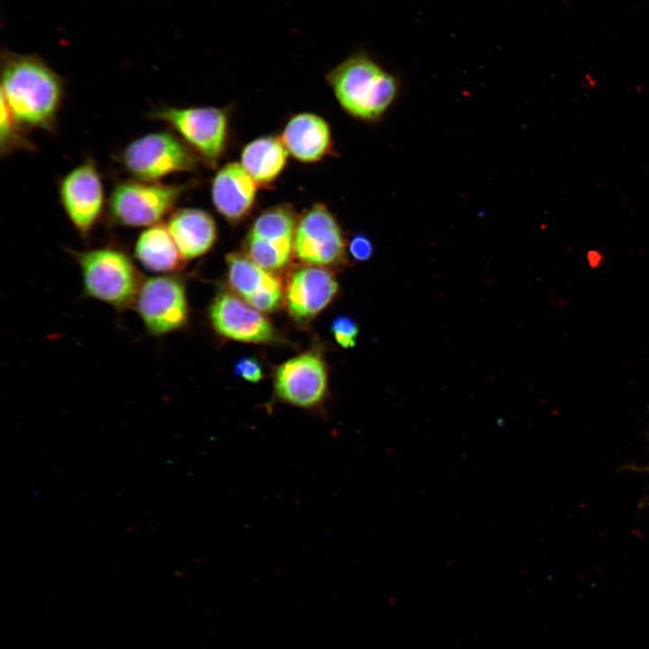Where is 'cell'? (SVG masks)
<instances>
[{
  "label": "cell",
  "instance_id": "6da1fadb",
  "mask_svg": "<svg viewBox=\"0 0 649 649\" xmlns=\"http://www.w3.org/2000/svg\"><path fill=\"white\" fill-rule=\"evenodd\" d=\"M1 97L24 129L54 128L63 97V81L37 55L3 51Z\"/></svg>",
  "mask_w": 649,
  "mask_h": 649
},
{
  "label": "cell",
  "instance_id": "7a4b0ae2",
  "mask_svg": "<svg viewBox=\"0 0 649 649\" xmlns=\"http://www.w3.org/2000/svg\"><path fill=\"white\" fill-rule=\"evenodd\" d=\"M326 80L341 107L368 122L381 117L398 92L396 78L364 53L344 59L328 73Z\"/></svg>",
  "mask_w": 649,
  "mask_h": 649
},
{
  "label": "cell",
  "instance_id": "3957f363",
  "mask_svg": "<svg viewBox=\"0 0 649 649\" xmlns=\"http://www.w3.org/2000/svg\"><path fill=\"white\" fill-rule=\"evenodd\" d=\"M72 252L88 297L117 309L133 306L144 279L126 252L114 247Z\"/></svg>",
  "mask_w": 649,
  "mask_h": 649
},
{
  "label": "cell",
  "instance_id": "277c9868",
  "mask_svg": "<svg viewBox=\"0 0 649 649\" xmlns=\"http://www.w3.org/2000/svg\"><path fill=\"white\" fill-rule=\"evenodd\" d=\"M123 167L139 180L156 182L169 175L197 168V155L168 132L151 133L131 142L121 154Z\"/></svg>",
  "mask_w": 649,
  "mask_h": 649
},
{
  "label": "cell",
  "instance_id": "5b68a950",
  "mask_svg": "<svg viewBox=\"0 0 649 649\" xmlns=\"http://www.w3.org/2000/svg\"><path fill=\"white\" fill-rule=\"evenodd\" d=\"M186 187L142 180L116 184L109 198V212L118 224L130 227L159 224L177 204Z\"/></svg>",
  "mask_w": 649,
  "mask_h": 649
},
{
  "label": "cell",
  "instance_id": "8992f818",
  "mask_svg": "<svg viewBox=\"0 0 649 649\" xmlns=\"http://www.w3.org/2000/svg\"><path fill=\"white\" fill-rule=\"evenodd\" d=\"M297 220L298 215L289 205L262 211L246 234L243 253L270 271L284 270L294 258Z\"/></svg>",
  "mask_w": 649,
  "mask_h": 649
},
{
  "label": "cell",
  "instance_id": "52a82bcc",
  "mask_svg": "<svg viewBox=\"0 0 649 649\" xmlns=\"http://www.w3.org/2000/svg\"><path fill=\"white\" fill-rule=\"evenodd\" d=\"M133 306L145 329L153 336L178 331L189 319L185 285L170 274L144 279Z\"/></svg>",
  "mask_w": 649,
  "mask_h": 649
},
{
  "label": "cell",
  "instance_id": "ba28073f",
  "mask_svg": "<svg viewBox=\"0 0 649 649\" xmlns=\"http://www.w3.org/2000/svg\"><path fill=\"white\" fill-rule=\"evenodd\" d=\"M151 117L167 123L210 165L223 155L228 133V116L223 109L164 106L153 111Z\"/></svg>",
  "mask_w": 649,
  "mask_h": 649
},
{
  "label": "cell",
  "instance_id": "9c48e42d",
  "mask_svg": "<svg viewBox=\"0 0 649 649\" xmlns=\"http://www.w3.org/2000/svg\"><path fill=\"white\" fill-rule=\"evenodd\" d=\"M343 230L332 212L323 204H315L298 220L294 239V258L302 264L332 267L346 257Z\"/></svg>",
  "mask_w": 649,
  "mask_h": 649
},
{
  "label": "cell",
  "instance_id": "30bf717a",
  "mask_svg": "<svg viewBox=\"0 0 649 649\" xmlns=\"http://www.w3.org/2000/svg\"><path fill=\"white\" fill-rule=\"evenodd\" d=\"M327 369L321 354L308 351L281 363L275 370L277 398L306 410L320 407L327 393Z\"/></svg>",
  "mask_w": 649,
  "mask_h": 649
},
{
  "label": "cell",
  "instance_id": "8fae6325",
  "mask_svg": "<svg viewBox=\"0 0 649 649\" xmlns=\"http://www.w3.org/2000/svg\"><path fill=\"white\" fill-rule=\"evenodd\" d=\"M208 318L222 337L243 343H270L279 334L263 312L233 292H219L211 302Z\"/></svg>",
  "mask_w": 649,
  "mask_h": 649
},
{
  "label": "cell",
  "instance_id": "7c38bea8",
  "mask_svg": "<svg viewBox=\"0 0 649 649\" xmlns=\"http://www.w3.org/2000/svg\"><path fill=\"white\" fill-rule=\"evenodd\" d=\"M338 288L330 270L302 264L288 278L284 286V305L295 321L306 323L332 303Z\"/></svg>",
  "mask_w": 649,
  "mask_h": 649
},
{
  "label": "cell",
  "instance_id": "4fadbf2b",
  "mask_svg": "<svg viewBox=\"0 0 649 649\" xmlns=\"http://www.w3.org/2000/svg\"><path fill=\"white\" fill-rule=\"evenodd\" d=\"M59 196L63 208L74 227L87 236L97 223L104 207V188L92 161L69 171L61 180Z\"/></svg>",
  "mask_w": 649,
  "mask_h": 649
},
{
  "label": "cell",
  "instance_id": "5bb4252c",
  "mask_svg": "<svg viewBox=\"0 0 649 649\" xmlns=\"http://www.w3.org/2000/svg\"><path fill=\"white\" fill-rule=\"evenodd\" d=\"M227 282L233 294L263 313L284 304V286L275 272L261 267L245 253L231 252L226 258Z\"/></svg>",
  "mask_w": 649,
  "mask_h": 649
},
{
  "label": "cell",
  "instance_id": "9a60e30c",
  "mask_svg": "<svg viewBox=\"0 0 649 649\" xmlns=\"http://www.w3.org/2000/svg\"><path fill=\"white\" fill-rule=\"evenodd\" d=\"M258 187L240 162H229L216 172L213 179V204L226 220L240 222L251 211Z\"/></svg>",
  "mask_w": 649,
  "mask_h": 649
},
{
  "label": "cell",
  "instance_id": "2e32d148",
  "mask_svg": "<svg viewBox=\"0 0 649 649\" xmlns=\"http://www.w3.org/2000/svg\"><path fill=\"white\" fill-rule=\"evenodd\" d=\"M279 138L288 154L305 163L320 161L331 153L334 146L329 124L312 113L290 117Z\"/></svg>",
  "mask_w": 649,
  "mask_h": 649
},
{
  "label": "cell",
  "instance_id": "e0dca14e",
  "mask_svg": "<svg viewBox=\"0 0 649 649\" xmlns=\"http://www.w3.org/2000/svg\"><path fill=\"white\" fill-rule=\"evenodd\" d=\"M166 225L186 261L206 254L217 239V227L214 218L201 209L176 210L170 215Z\"/></svg>",
  "mask_w": 649,
  "mask_h": 649
},
{
  "label": "cell",
  "instance_id": "ac0fdd59",
  "mask_svg": "<svg viewBox=\"0 0 649 649\" xmlns=\"http://www.w3.org/2000/svg\"><path fill=\"white\" fill-rule=\"evenodd\" d=\"M134 257L148 270L161 274L180 270L186 261L167 225L161 223L140 233L134 245Z\"/></svg>",
  "mask_w": 649,
  "mask_h": 649
},
{
  "label": "cell",
  "instance_id": "d6986e66",
  "mask_svg": "<svg viewBox=\"0 0 649 649\" xmlns=\"http://www.w3.org/2000/svg\"><path fill=\"white\" fill-rule=\"evenodd\" d=\"M288 152L280 138L264 136L247 143L240 163L259 186L272 184L283 172Z\"/></svg>",
  "mask_w": 649,
  "mask_h": 649
},
{
  "label": "cell",
  "instance_id": "ffe728a7",
  "mask_svg": "<svg viewBox=\"0 0 649 649\" xmlns=\"http://www.w3.org/2000/svg\"><path fill=\"white\" fill-rule=\"evenodd\" d=\"M24 129L14 119L7 104L1 97L0 151L4 156L18 149H31Z\"/></svg>",
  "mask_w": 649,
  "mask_h": 649
},
{
  "label": "cell",
  "instance_id": "44dd1931",
  "mask_svg": "<svg viewBox=\"0 0 649 649\" xmlns=\"http://www.w3.org/2000/svg\"><path fill=\"white\" fill-rule=\"evenodd\" d=\"M332 334L336 343L343 348H352L356 344L359 327L350 316L339 315L332 322Z\"/></svg>",
  "mask_w": 649,
  "mask_h": 649
},
{
  "label": "cell",
  "instance_id": "7402d4cb",
  "mask_svg": "<svg viewBox=\"0 0 649 649\" xmlns=\"http://www.w3.org/2000/svg\"><path fill=\"white\" fill-rule=\"evenodd\" d=\"M234 373L248 382H259L264 373L259 360L251 356L240 358L234 365Z\"/></svg>",
  "mask_w": 649,
  "mask_h": 649
},
{
  "label": "cell",
  "instance_id": "603a6c76",
  "mask_svg": "<svg viewBox=\"0 0 649 649\" xmlns=\"http://www.w3.org/2000/svg\"><path fill=\"white\" fill-rule=\"evenodd\" d=\"M352 257L358 261H366L373 254V244L368 236L359 233L352 238L348 245Z\"/></svg>",
  "mask_w": 649,
  "mask_h": 649
},
{
  "label": "cell",
  "instance_id": "cb8c5ba5",
  "mask_svg": "<svg viewBox=\"0 0 649 649\" xmlns=\"http://www.w3.org/2000/svg\"><path fill=\"white\" fill-rule=\"evenodd\" d=\"M644 470H645L649 473V465L646 468H644Z\"/></svg>",
  "mask_w": 649,
  "mask_h": 649
}]
</instances>
